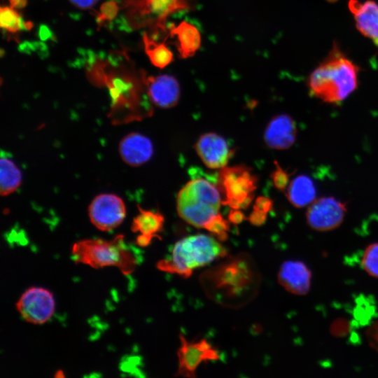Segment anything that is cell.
I'll return each mask as SVG.
<instances>
[{"label":"cell","mask_w":378,"mask_h":378,"mask_svg":"<svg viewBox=\"0 0 378 378\" xmlns=\"http://www.w3.org/2000/svg\"><path fill=\"white\" fill-rule=\"evenodd\" d=\"M146 53L155 66L162 69L173 61V53L164 42H156L147 34L143 36Z\"/></svg>","instance_id":"7402d4cb"},{"label":"cell","mask_w":378,"mask_h":378,"mask_svg":"<svg viewBox=\"0 0 378 378\" xmlns=\"http://www.w3.org/2000/svg\"><path fill=\"white\" fill-rule=\"evenodd\" d=\"M134 5L140 24L162 31L171 15L191 8L190 0H137Z\"/></svg>","instance_id":"8fae6325"},{"label":"cell","mask_w":378,"mask_h":378,"mask_svg":"<svg viewBox=\"0 0 378 378\" xmlns=\"http://www.w3.org/2000/svg\"><path fill=\"white\" fill-rule=\"evenodd\" d=\"M358 67L335 44L308 79L309 92L328 104H340L358 87Z\"/></svg>","instance_id":"7a4b0ae2"},{"label":"cell","mask_w":378,"mask_h":378,"mask_svg":"<svg viewBox=\"0 0 378 378\" xmlns=\"http://www.w3.org/2000/svg\"><path fill=\"white\" fill-rule=\"evenodd\" d=\"M91 223L102 231L118 227L126 216L125 204L121 197L111 193L97 195L88 207Z\"/></svg>","instance_id":"9c48e42d"},{"label":"cell","mask_w":378,"mask_h":378,"mask_svg":"<svg viewBox=\"0 0 378 378\" xmlns=\"http://www.w3.org/2000/svg\"><path fill=\"white\" fill-rule=\"evenodd\" d=\"M10 6L13 8H22L27 4V0H9Z\"/></svg>","instance_id":"d6a6232c"},{"label":"cell","mask_w":378,"mask_h":378,"mask_svg":"<svg viewBox=\"0 0 378 378\" xmlns=\"http://www.w3.org/2000/svg\"><path fill=\"white\" fill-rule=\"evenodd\" d=\"M297 125L294 119L287 114L274 116L264 132V141L270 148L286 150L290 148L297 138Z\"/></svg>","instance_id":"5bb4252c"},{"label":"cell","mask_w":378,"mask_h":378,"mask_svg":"<svg viewBox=\"0 0 378 378\" xmlns=\"http://www.w3.org/2000/svg\"><path fill=\"white\" fill-rule=\"evenodd\" d=\"M277 279L280 285L288 293L304 295L310 290L312 272L302 261L286 260L280 266Z\"/></svg>","instance_id":"9a60e30c"},{"label":"cell","mask_w":378,"mask_h":378,"mask_svg":"<svg viewBox=\"0 0 378 378\" xmlns=\"http://www.w3.org/2000/svg\"><path fill=\"white\" fill-rule=\"evenodd\" d=\"M22 24V21L20 15L13 7H1L0 25L2 28L9 32L15 33L20 29Z\"/></svg>","instance_id":"cb8c5ba5"},{"label":"cell","mask_w":378,"mask_h":378,"mask_svg":"<svg viewBox=\"0 0 378 378\" xmlns=\"http://www.w3.org/2000/svg\"><path fill=\"white\" fill-rule=\"evenodd\" d=\"M98 1L99 0H69L72 4L81 9L90 8Z\"/></svg>","instance_id":"4dcf8cb0"},{"label":"cell","mask_w":378,"mask_h":378,"mask_svg":"<svg viewBox=\"0 0 378 378\" xmlns=\"http://www.w3.org/2000/svg\"><path fill=\"white\" fill-rule=\"evenodd\" d=\"M288 202L296 208L308 206L316 199V188L313 179L305 174H300L289 183L286 191Z\"/></svg>","instance_id":"d6986e66"},{"label":"cell","mask_w":378,"mask_h":378,"mask_svg":"<svg viewBox=\"0 0 378 378\" xmlns=\"http://www.w3.org/2000/svg\"><path fill=\"white\" fill-rule=\"evenodd\" d=\"M226 254L225 248L214 237L197 234L178 241L170 257L160 260L157 267L162 272L188 277L195 269L205 266Z\"/></svg>","instance_id":"3957f363"},{"label":"cell","mask_w":378,"mask_h":378,"mask_svg":"<svg viewBox=\"0 0 378 378\" xmlns=\"http://www.w3.org/2000/svg\"><path fill=\"white\" fill-rule=\"evenodd\" d=\"M221 202L218 188L207 180L197 178L188 181L178 192V216L195 227L205 224L219 211Z\"/></svg>","instance_id":"5b68a950"},{"label":"cell","mask_w":378,"mask_h":378,"mask_svg":"<svg viewBox=\"0 0 378 378\" xmlns=\"http://www.w3.org/2000/svg\"><path fill=\"white\" fill-rule=\"evenodd\" d=\"M228 219L230 223L239 224L246 219V218L239 209H232L230 211Z\"/></svg>","instance_id":"f546056e"},{"label":"cell","mask_w":378,"mask_h":378,"mask_svg":"<svg viewBox=\"0 0 378 378\" xmlns=\"http://www.w3.org/2000/svg\"><path fill=\"white\" fill-rule=\"evenodd\" d=\"M348 6L358 31L378 47V4L371 0H349Z\"/></svg>","instance_id":"e0dca14e"},{"label":"cell","mask_w":378,"mask_h":378,"mask_svg":"<svg viewBox=\"0 0 378 378\" xmlns=\"http://www.w3.org/2000/svg\"><path fill=\"white\" fill-rule=\"evenodd\" d=\"M347 213V204L332 196L316 198L305 214L308 226L317 232H328L341 225Z\"/></svg>","instance_id":"52a82bcc"},{"label":"cell","mask_w":378,"mask_h":378,"mask_svg":"<svg viewBox=\"0 0 378 378\" xmlns=\"http://www.w3.org/2000/svg\"><path fill=\"white\" fill-rule=\"evenodd\" d=\"M147 94L151 103L160 108L175 106L180 97V86L171 75L148 76L144 79Z\"/></svg>","instance_id":"4fadbf2b"},{"label":"cell","mask_w":378,"mask_h":378,"mask_svg":"<svg viewBox=\"0 0 378 378\" xmlns=\"http://www.w3.org/2000/svg\"><path fill=\"white\" fill-rule=\"evenodd\" d=\"M274 164L275 169L271 174L273 184L277 190L285 192L290 181V176L292 174L284 169L276 161L274 162Z\"/></svg>","instance_id":"484cf974"},{"label":"cell","mask_w":378,"mask_h":378,"mask_svg":"<svg viewBox=\"0 0 378 378\" xmlns=\"http://www.w3.org/2000/svg\"><path fill=\"white\" fill-rule=\"evenodd\" d=\"M204 228L213 233L219 240L225 241L227 238L230 225L227 220L218 214L205 224Z\"/></svg>","instance_id":"d4e9b609"},{"label":"cell","mask_w":378,"mask_h":378,"mask_svg":"<svg viewBox=\"0 0 378 378\" xmlns=\"http://www.w3.org/2000/svg\"><path fill=\"white\" fill-rule=\"evenodd\" d=\"M267 213L262 211L254 209L248 218L251 223L255 226L262 225L266 220Z\"/></svg>","instance_id":"f1b7e54d"},{"label":"cell","mask_w":378,"mask_h":378,"mask_svg":"<svg viewBox=\"0 0 378 378\" xmlns=\"http://www.w3.org/2000/svg\"><path fill=\"white\" fill-rule=\"evenodd\" d=\"M169 35L176 38V46L181 58L193 56L200 48V32L195 26L187 21L171 26Z\"/></svg>","instance_id":"ac0fdd59"},{"label":"cell","mask_w":378,"mask_h":378,"mask_svg":"<svg viewBox=\"0 0 378 378\" xmlns=\"http://www.w3.org/2000/svg\"><path fill=\"white\" fill-rule=\"evenodd\" d=\"M118 11V6L116 2L113 1L105 2L101 6L99 20H111L116 16Z\"/></svg>","instance_id":"4316f807"},{"label":"cell","mask_w":378,"mask_h":378,"mask_svg":"<svg viewBox=\"0 0 378 378\" xmlns=\"http://www.w3.org/2000/svg\"><path fill=\"white\" fill-rule=\"evenodd\" d=\"M16 308L24 321L40 325L46 323L54 314L55 301L49 290L33 286L20 295Z\"/></svg>","instance_id":"ba28073f"},{"label":"cell","mask_w":378,"mask_h":378,"mask_svg":"<svg viewBox=\"0 0 378 378\" xmlns=\"http://www.w3.org/2000/svg\"><path fill=\"white\" fill-rule=\"evenodd\" d=\"M200 282L209 298L236 308L256 295L260 276L252 258L240 253L208 269L202 274Z\"/></svg>","instance_id":"6da1fadb"},{"label":"cell","mask_w":378,"mask_h":378,"mask_svg":"<svg viewBox=\"0 0 378 378\" xmlns=\"http://www.w3.org/2000/svg\"><path fill=\"white\" fill-rule=\"evenodd\" d=\"M181 346L177 351L178 370L175 376L195 378L198 366L204 361L216 360L219 353L205 339L197 342H188L180 334Z\"/></svg>","instance_id":"30bf717a"},{"label":"cell","mask_w":378,"mask_h":378,"mask_svg":"<svg viewBox=\"0 0 378 378\" xmlns=\"http://www.w3.org/2000/svg\"><path fill=\"white\" fill-rule=\"evenodd\" d=\"M220 188L225 197L222 203L232 209L246 208L251 202L256 188L257 178L246 166L220 169L218 174Z\"/></svg>","instance_id":"8992f818"},{"label":"cell","mask_w":378,"mask_h":378,"mask_svg":"<svg viewBox=\"0 0 378 378\" xmlns=\"http://www.w3.org/2000/svg\"><path fill=\"white\" fill-rule=\"evenodd\" d=\"M273 206L272 201L265 197H259L256 199L253 209L268 213Z\"/></svg>","instance_id":"83f0119b"},{"label":"cell","mask_w":378,"mask_h":378,"mask_svg":"<svg viewBox=\"0 0 378 378\" xmlns=\"http://www.w3.org/2000/svg\"><path fill=\"white\" fill-rule=\"evenodd\" d=\"M118 152L125 164L138 167L151 158L153 146L151 140L146 136L139 132H131L120 140Z\"/></svg>","instance_id":"2e32d148"},{"label":"cell","mask_w":378,"mask_h":378,"mask_svg":"<svg viewBox=\"0 0 378 378\" xmlns=\"http://www.w3.org/2000/svg\"><path fill=\"white\" fill-rule=\"evenodd\" d=\"M195 150L203 163L211 169L225 167L233 155L227 141L221 136L212 132L200 136Z\"/></svg>","instance_id":"7c38bea8"},{"label":"cell","mask_w":378,"mask_h":378,"mask_svg":"<svg viewBox=\"0 0 378 378\" xmlns=\"http://www.w3.org/2000/svg\"><path fill=\"white\" fill-rule=\"evenodd\" d=\"M73 260L93 268L114 266L125 275L132 274L137 265L134 252L125 243L124 236L119 234L111 240L88 239L73 244Z\"/></svg>","instance_id":"277c9868"},{"label":"cell","mask_w":378,"mask_h":378,"mask_svg":"<svg viewBox=\"0 0 378 378\" xmlns=\"http://www.w3.org/2000/svg\"><path fill=\"white\" fill-rule=\"evenodd\" d=\"M0 169V193L1 196H7L20 186L22 174L15 163L7 158H1Z\"/></svg>","instance_id":"44dd1931"},{"label":"cell","mask_w":378,"mask_h":378,"mask_svg":"<svg viewBox=\"0 0 378 378\" xmlns=\"http://www.w3.org/2000/svg\"><path fill=\"white\" fill-rule=\"evenodd\" d=\"M139 214L134 218L131 229L133 232H139L153 238L158 237V233L162 230L164 219L158 211L143 209L138 206Z\"/></svg>","instance_id":"ffe728a7"},{"label":"cell","mask_w":378,"mask_h":378,"mask_svg":"<svg viewBox=\"0 0 378 378\" xmlns=\"http://www.w3.org/2000/svg\"><path fill=\"white\" fill-rule=\"evenodd\" d=\"M153 239L152 237L140 234L136 238V243L139 246L146 247L150 245Z\"/></svg>","instance_id":"1f68e13d"},{"label":"cell","mask_w":378,"mask_h":378,"mask_svg":"<svg viewBox=\"0 0 378 378\" xmlns=\"http://www.w3.org/2000/svg\"><path fill=\"white\" fill-rule=\"evenodd\" d=\"M360 263L363 269L369 276L378 278V242L367 246Z\"/></svg>","instance_id":"603a6c76"}]
</instances>
